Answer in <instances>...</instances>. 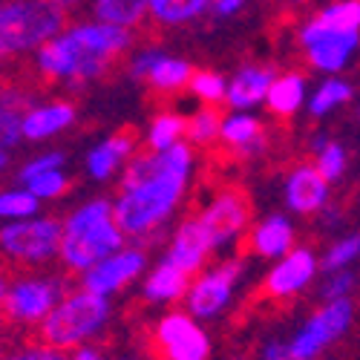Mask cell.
Instances as JSON below:
<instances>
[{
    "label": "cell",
    "mask_w": 360,
    "mask_h": 360,
    "mask_svg": "<svg viewBox=\"0 0 360 360\" xmlns=\"http://www.w3.org/2000/svg\"><path fill=\"white\" fill-rule=\"evenodd\" d=\"M130 46H133L130 29L98 20L81 23L46 41L35 55V67L46 81L84 84L101 78Z\"/></svg>",
    "instance_id": "1"
},
{
    "label": "cell",
    "mask_w": 360,
    "mask_h": 360,
    "mask_svg": "<svg viewBox=\"0 0 360 360\" xmlns=\"http://www.w3.org/2000/svg\"><path fill=\"white\" fill-rule=\"evenodd\" d=\"M191 167H193L191 147L179 141L162 150V165L153 176L141 179L139 185L122 188L112 207H115V222L124 231V236H147L167 222L179 199L185 196Z\"/></svg>",
    "instance_id": "2"
},
{
    "label": "cell",
    "mask_w": 360,
    "mask_h": 360,
    "mask_svg": "<svg viewBox=\"0 0 360 360\" xmlns=\"http://www.w3.org/2000/svg\"><path fill=\"white\" fill-rule=\"evenodd\" d=\"M124 248V231L115 222V207L110 199H93L64 219L61 259L67 271L84 274L110 254Z\"/></svg>",
    "instance_id": "3"
},
{
    "label": "cell",
    "mask_w": 360,
    "mask_h": 360,
    "mask_svg": "<svg viewBox=\"0 0 360 360\" xmlns=\"http://www.w3.org/2000/svg\"><path fill=\"white\" fill-rule=\"evenodd\" d=\"M67 20L58 0H0V61L41 49L64 32Z\"/></svg>",
    "instance_id": "4"
},
{
    "label": "cell",
    "mask_w": 360,
    "mask_h": 360,
    "mask_svg": "<svg viewBox=\"0 0 360 360\" xmlns=\"http://www.w3.org/2000/svg\"><path fill=\"white\" fill-rule=\"evenodd\" d=\"M107 323H110V297H98L86 288H75V291H67L61 303L38 326V338L41 343L70 354L86 346L93 338H98Z\"/></svg>",
    "instance_id": "5"
},
{
    "label": "cell",
    "mask_w": 360,
    "mask_h": 360,
    "mask_svg": "<svg viewBox=\"0 0 360 360\" xmlns=\"http://www.w3.org/2000/svg\"><path fill=\"white\" fill-rule=\"evenodd\" d=\"M61 236H64V222L49 217L6 222L0 228V257L23 268L44 265L55 257H61Z\"/></svg>",
    "instance_id": "6"
},
{
    "label": "cell",
    "mask_w": 360,
    "mask_h": 360,
    "mask_svg": "<svg viewBox=\"0 0 360 360\" xmlns=\"http://www.w3.org/2000/svg\"><path fill=\"white\" fill-rule=\"evenodd\" d=\"M352 320H354L352 300H332V303H323L288 340L291 360H317L328 346L338 343L349 332Z\"/></svg>",
    "instance_id": "7"
},
{
    "label": "cell",
    "mask_w": 360,
    "mask_h": 360,
    "mask_svg": "<svg viewBox=\"0 0 360 360\" xmlns=\"http://www.w3.org/2000/svg\"><path fill=\"white\" fill-rule=\"evenodd\" d=\"M64 294H67L64 283L55 277H20L9 283V291L4 300L6 323L41 326L49 317V311L64 300Z\"/></svg>",
    "instance_id": "8"
},
{
    "label": "cell",
    "mask_w": 360,
    "mask_h": 360,
    "mask_svg": "<svg viewBox=\"0 0 360 360\" xmlns=\"http://www.w3.org/2000/svg\"><path fill=\"white\" fill-rule=\"evenodd\" d=\"M243 259H225L214 268L202 271L188 294H185V311L193 314L196 320H214L217 314H222L233 297V288H236V280L243 274Z\"/></svg>",
    "instance_id": "9"
},
{
    "label": "cell",
    "mask_w": 360,
    "mask_h": 360,
    "mask_svg": "<svg viewBox=\"0 0 360 360\" xmlns=\"http://www.w3.org/2000/svg\"><path fill=\"white\" fill-rule=\"evenodd\" d=\"M156 349L165 360H207L211 338L188 311H167L156 326Z\"/></svg>",
    "instance_id": "10"
},
{
    "label": "cell",
    "mask_w": 360,
    "mask_h": 360,
    "mask_svg": "<svg viewBox=\"0 0 360 360\" xmlns=\"http://www.w3.org/2000/svg\"><path fill=\"white\" fill-rule=\"evenodd\" d=\"M360 44V32H343V29H332L323 20L311 18L303 32H300V46H303L309 64L323 72H338L349 64L352 52Z\"/></svg>",
    "instance_id": "11"
},
{
    "label": "cell",
    "mask_w": 360,
    "mask_h": 360,
    "mask_svg": "<svg viewBox=\"0 0 360 360\" xmlns=\"http://www.w3.org/2000/svg\"><path fill=\"white\" fill-rule=\"evenodd\" d=\"M199 222L207 231V236H211L214 251L228 248L245 233V228L251 222V202H248V196L243 191H236V188L222 191L199 214Z\"/></svg>",
    "instance_id": "12"
},
{
    "label": "cell",
    "mask_w": 360,
    "mask_h": 360,
    "mask_svg": "<svg viewBox=\"0 0 360 360\" xmlns=\"http://www.w3.org/2000/svg\"><path fill=\"white\" fill-rule=\"evenodd\" d=\"M147 265V257L141 248H122L110 254L107 259H101L98 265H93L89 271L81 274V288L93 291L98 297H112L124 285H130Z\"/></svg>",
    "instance_id": "13"
},
{
    "label": "cell",
    "mask_w": 360,
    "mask_h": 360,
    "mask_svg": "<svg viewBox=\"0 0 360 360\" xmlns=\"http://www.w3.org/2000/svg\"><path fill=\"white\" fill-rule=\"evenodd\" d=\"M317 257L311 248H291L271 271L265 277V297L271 300H288V297H297L300 291H306L311 285V280L317 277Z\"/></svg>",
    "instance_id": "14"
},
{
    "label": "cell",
    "mask_w": 360,
    "mask_h": 360,
    "mask_svg": "<svg viewBox=\"0 0 360 360\" xmlns=\"http://www.w3.org/2000/svg\"><path fill=\"white\" fill-rule=\"evenodd\" d=\"M211 251H214L211 236H207V231L202 228L199 217H191V219H185L182 225L176 228L165 259H167L170 265H176V268H182L185 274L193 277V274L202 271V265L207 262Z\"/></svg>",
    "instance_id": "15"
},
{
    "label": "cell",
    "mask_w": 360,
    "mask_h": 360,
    "mask_svg": "<svg viewBox=\"0 0 360 360\" xmlns=\"http://www.w3.org/2000/svg\"><path fill=\"white\" fill-rule=\"evenodd\" d=\"M328 199V179L314 167V165H303L291 170V176L285 179V205L294 214H317L326 207Z\"/></svg>",
    "instance_id": "16"
},
{
    "label": "cell",
    "mask_w": 360,
    "mask_h": 360,
    "mask_svg": "<svg viewBox=\"0 0 360 360\" xmlns=\"http://www.w3.org/2000/svg\"><path fill=\"white\" fill-rule=\"evenodd\" d=\"M139 147V133L133 127H124L112 133L110 139H104L98 147L89 150L86 156V170L93 179H98V182H104V179H110L122 165H127L136 153Z\"/></svg>",
    "instance_id": "17"
},
{
    "label": "cell",
    "mask_w": 360,
    "mask_h": 360,
    "mask_svg": "<svg viewBox=\"0 0 360 360\" xmlns=\"http://www.w3.org/2000/svg\"><path fill=\"white\" fill-rule=\"evenodd\" d=\"M248 248L257 257L265 259H283L291 248H294V228L285 217L274 214V217H265L248 236Z\"/></svg>",
    "instance_id": "18"
},
{
    "label": "cell",
    "mask_w": 360,
    "mask_h": 360,
    "mask_svg": "<svg viewBox=\"0 0 360 360\" xmlns=\"http://www.w3.org/2000/svg\"><path fill=\"white\" fill-rule=\"evenodd\" d=\"M274 78L277 75H274L271 67H243V70H236V75L228 84V104L233 110L257 107L259 101H265Z\"/></svg>",
    "instance_id": "19"
},
{
    "label": "cell",
    "mask_w": 360,
    "mask_h": 360,
    "mask_svg": "<svg viewBox=\"0 0 360 360\" xmlns=\"http://www.w3.org/2000/svg\"><path fill=\"white\" fill-rule=\"evenodd\" d=\"M188 288H191V274H185L182 268H176L167 259H162L153 271L147 274L141 294L150 300V303L165 306V303H176V300H185Z\"/></svg>",
    "instance_id": "20"
},
{
    "label": "cell",
    "mask_w": 360,
    "mask_h": 360,
    "mask_svg": "<svg viewBox=\"0 0 360 360\" xmlns=\"http://www.w3.org/2000/svg\"><path fill=\"white\" fill-rule=\"evenodd\" d=\"M75 122V107L67 101H52L44 107H32L23 115V139L29 141H41L55 133L67 130Z\"/></svg>",
    "instance_id": "21"
},
{
    "label": "cell",
    "mask_w": 360,
    "mask_h": 360,
    "mask_svg": "<svg viewBox=\"0 0 360 360\" xmlns=\"http://www.w3.org/2000/svg\"><path fill=\"white\" fill-rule=\"evenodd\" d=\"M219 139L228 147L239 150V153H257V150H262V144H265V127H262L259 118H254L248 112H236L222 122Z\"/></svg>",
    "instance_id": "22"
},
{
    "label": "cell",
    "mask_w": 360,
    "mask_h": 360,
    "mask_svg": "<svg viewBox=\"0 0 360 360\" xmlns=\"http://www.w3.org/2000/svg\"><path fill=\"white\" fill-rule=\"evenodd\" d=\"M93 15L98 23L122 26L133 32L150 15V0H93Z\"/></svg>",
    "instance_id": "23"
},
{
    "label": "cell",
    "mask_w": 360,
    "mask_h": 360,
    "mask_svg": "<svg viewBox=\"0 0 360 360\" xmlns=\"http://www.w3.org/2000/svg\"><path fill=\"white\" fill-rule=\"evenodd\" d=\"M303 98H306V81H303V75L285 72V75H277L271 81V89H268V96H265V104H268V110H271L274 115L288 118V115H294L300 110Z\"/></svg>",
    "instance_id": "24"
},
{
    "label": "cell",
    "mask_w": 360,
    "mask_h": 360,
    "mask_svg": "<svg viewBox=\"0 0 360 360\" xmlns=\"http://www.w3.org/2000/svg\"><path fill=\"white\" fill-rule=\"evenodd\" d=\"M191 78H193V67L182 61V58H170L165 52L156 58V64L144 75V81H150V86L159 89V93H176L182 86H191Z\"/></svg>",
    "instance_id": "25"
},
{
    "label": "cell",
    "mask_w": 360,
    "mask_h": 360,
    "mask_svg": "<svg viewBox=\"0 0 360 360\" xmlns=\"http://www.w3.org/2000/svg\"><path fill=\"white\" fill-rule=\"evenodd\" d=\"M211 9V0H150V18L162 26H182Z\"/></svg>",
    "instance_id": "26"
},
{
    "label": "cell",
    "mask_w": 360,
    "mask_h": 360,
    "mask_svg": "<svg viewBox=\"0 0 360 360\" xmlns=\"http://www.w3.org/2000/svg\"><path fill=\"white\" fill-rule=\"evenodd\" d=\"M188 136V118L185 115H176V112H159L150 124V133H147V144L150 150H167L173 144H179Z\"/></svg>",
    "instance_id": "27"
},
{
    "label": "cell",
    "mask_w": 360,
    "mask_h": 360,
    "mask_svg": "<svg viewBox=\"0 0 360 360\" xmlns=\"http://www.w3.org/2000/svg\"><path fill=\"white\" fill-rule=\"evenodd\" d=\"M222 107L219 104H205L188 118V139L196 144H214L222 133Z\"/></svg>",
    "instance_id": "28"
},
{
    "label": "cell",
    "mask_w": 360,
    "mask_h": 360,
    "mask_svg": "<svg viewBox=\"0 0 360 360\" xmlns=\"http://www.w3.org/2000/svg\"><path fill=\"white\" fill-rule=\"evenodd\" d=\"M41 211V199L32 191H4L0 193V219L18 222L32 219Z\"/></svg>",
    "instance_id": "29"
},
{
    "label": "cell",
    "mask_w": 360,
    "mask_h": 360,
    "mask_svg": "<svg viewBox=\"0 0 360 360\" xmlns=\"http://www.w3.org/2000/svg\"><path fill=\"white\" fill-rule=\"evenodd\" d=\"M349 98H352V86L346 81H340V78H328L326 84L317 86V93L309 101V110H311V115H326L328 110L340 107Z\"/></svg>",
    "instance_id": "30"
},
{
    "label": "cell",
    "mask_w": 360,
    "mask_h": 360,
    "mask_svg": "<svg viewBox=\"0 0 360 360\" xmlns=\"http://www.w3.org/2000/svg\"><path fill=\"white\" fill-rule=\"evenodd\" d=\"M317 20L332 29H343V32H360V0H340L335 6H326Z\"/></svg>",
    "instance_id": "31"
},
{
    "label": "cell",
    "mask_w": 360,
    "mask_h": 360,
    "mask_svg": "<svg viewBox=\"0 0 360 360\" xmlns=\"http://www.w3.org/2000/svg\"><path fill=\"white\" fill-rule=\"evenodd\" d=\"M360 257V233H354V236H346V239H340V243H335L332 248L326 251V257L320 259V268L323 271H343V268H349L354 259Z\"/></svg>",
    "instance_id": "32"
},
{
    "label": "cell",
    "mask_w": 360,
    "mask_h": 360,
    "mask_svg": "<svg viewBox=\"0 0 360 360\" xmlns=\"http://www.w3.org/2000/svg\"><path fill=\"white\" fill-rule=\"evenodd\" d=\"M191 93L205 104H222V98H228V84L222 75L202 70V72H193L191 78Z\"/></svg>",
    "instance_id": "33"
},
{
    "label": "cell",
    "mask_w": 360,
    "mask_h": 360,
    "mask_svg": "<svg viewBox=\"0 0 360 360\" xmlns=\"http://www.w3.org/2000/svg\"><path fill=\"white\" fill-rule=\"evenodd\" d=\"M314 167L328 179V182H335V179L343 176V167H346V150L328 139L320 150H317V159H314Z\"/></svg>",
    "instance_id": "34"
},
{
    "label": "cell",
    "mask_w": 360,
    "mask_h": 360,
    "mask_svg": "<svg viewBox=\"0 0 360 360\" xmlns=\"http://www.w3.org/2000/svg\"><path fill=\"white\" fill-rule=\"evenodd\" d=\"M26 191H32L38 199H55V196H64L70 191V179L61 170H49V173H41L35 179H29Z\"/></svg>",
    "instance_id": "35"
},
{
    "label": "cell",
    "mask_w": 360,
    "mask_h": 360,
    "mask_svg": "<svg viewBox=\"0 0 360 360\" xmlns=\"http://www.w3.org/2000/svg\"><path fill=\"white\" fill-rule=\"evenodd\" d=\"M20 139H23V112L0 104V153H6Z\"/></svg>",
    "instance_id": "36"
},
{
    "label": "cell",
    "mask_w": 360,
    "mask_h": 360,
    "mask_svg": "<svg viewBox=\"0 0 360 360\" xmlns=\"http://www.w3.org/2000/svg\"><path fill=\"white\" fill-rule=\"evenodd\" d=\"M352 288H354V274L343 268V271H332L326 277V283L320 288V297L326 300V303H332V300H349Z\"/></svg>",
    "instance_id": "37"
},
{
    "label": "cell",
    "mask_w": 360,
    "mask_h": 360,
    "mask_svg": "<svg viewBox=\"0 0 360 360\" xmlns=\"http://www.w3.org/2000/svg\"><path fill=\"white\" fill-rule=\"evenodd\" d=\"M4 360H67V352L61 349H52L46 343H29V346H20L15 352H9Z\"/></svg>",
    "instance_id": "38"
},
{
    "label": "cell",
    "mask_w": 360,
    "mask_h": 360,
    "mask_svg": "<svg viewBox=\"0 0 360 360\" xmlns=\"http://www.w3.org/2000/svg\"><path fill=\"white\" fill-rule=\"evenodd\" d=\"M61 165H64V153H46V156H38V159H32L23 170H20V182L26 185L29 179H35V176H41V173H49V170H61Z\"/></svg>",
    "instance_id": "39"
},
{
    "label": "cell",
    "mask_w": 360,
    "mask_h": 360,
    "mask_svg": "<svg viewBox=\"0 0 360 360\" xmlns=\"http://www.w3.org/2000/svg\"><path fill=\"white\" fill-rule=\"evenodd\" d=\"M259 360H291V352H288V343L283 340H268L259 352Z\"/></svg>",
    "instance_id": "40"
},
{
    "label": "cell",
    "mask_w": 360,
    "mask_h": 360,
    "mask_svg": "<svg viewBox=\"0 0 360 360\" xmlns=\"http://www.w3.org/2000/svg\"><path fill=\"white\" fill-rule=\"evenodd\" d=\"M245 6V0H211V12L219 15V18H228L233 12H239Z\"/></svg>",
    "instance_id": "41"
},
{
    "label": "cell",
    "mask_w": 360,
    "mask_h": 360,
    "mask_svg": "<svg viewBox=\"0 0 360 360\" xmlns=\"http://www.w3.org/2000/svg\"><path fill=\"white\" fill-rule=\"evenodd\" d=\"M67 360H104V357H101V352H98V349H93V346H81V349L70 352V354H67Z\"/></svg>",
    "instance_id": "42"
},
{
    "label": "cell",
    "mask_w": 360,
    "mask_h": 360,
    "mask_svg": "<svg viewBox=\"0 0 360 360\" xmlns=\"http://www.w3.org/2000/svg\"><path fill=\"white\" fill-rule=\"evenodd\" d=\"M6 291H9V283H6V274L0 271V332L6 326V314H4V300H6Z\"/></svg>",
    "instance_id": "43"
},
{
    "label": "cell",
    "mask_w": 360,
    "mask_h": 360,
    "mask_svg": "<svg viewBox=\"0 0 360 360\" xmlns=\"http://www.w3.org/2000/svg\"><path fill=\"white\" fill-rule=\"evenodd\" d=\"M58 4H61V6L67 9V15H72V12H78V9L86 4V0H58Z\"/></svg>",
    "instance_id": "44"
},
{
    "label": "cell",
    "mask_w": 360,
    "mask_h": 360,
    "mask_svg": "<svg viewBox=\"0 0 360 360\" xmlns=\"http://www.w3.org/2000/svg\"><path fill=\"white\" fill-rule=\"evenodd\" d=\"M0 167H6V153H0Z\"/></svg>",
    "instance_id": "45"
},
{
    "label": "cell",
    "mask_w": 360,
    "mask_h": 360,
    "mask_svg": "<svg viewBox=\"0 0 360 360\" xmlns=\"http://www.w3.org/2000/svg\"><path fill=\"white\" fill-rule=\"evenodd\" d=\"M118 360H139V357H118Z\"/></svg>",
    "instance_id": "46"
},
{
    "label": "cell",
    "mask_w": 360,
    "mask_h": 360,
    "mask_svg": "<svg viewBox=\"0 0 360 360\" xmlns=\"http://www.w3.org/2000/svg\"><path fill=\"white\" fill-rule=\"evenodd\" d=\"M0 360H4V354H0Z\"/></svg>",
    "instance_id": "47"
}]
</instances>
